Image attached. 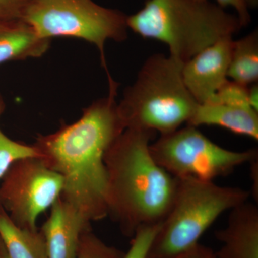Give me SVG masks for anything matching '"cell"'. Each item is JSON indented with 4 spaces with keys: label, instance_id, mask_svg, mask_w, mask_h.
I'll list each match as a JSON object with an SVG mask.
<instances>
[{
    "label": "cell",
    "instance_id": "6da1fadb",
    "mask_svg": "<svg viewBox=\"0 0 258 258\" xmlns=\"http://www.w3.org/2000/svg\"><path fill=\"white\" fill-rule=\"evenodd\" d=\"M108 93L83 108L72 123L37 136L32 144L44 164L62 177L60 198L90 222L108 217L105 154L124 132L116 101L118 84L108 78Z\"/></svg>",
    "mask_w": 258,
    "mask_h": 258
},
{
    "label": "cell",
    "instance_id": "7a4b0ae2",
    "mask_svg": "<svg viewBox=\"0 0 258 258\" xmlns=\"http://www.w3.org/2000/svg\"><path fill=\"white\" fill-rule=\"evenodd\" d=\"M156 134L125 129L105 154L108 216L127 237L141 227L161 223L174 200L178 179L154 160L150 144Z\"/></svg>",
    "mask_w": 258,
    "mask_h": 258
},
{
    "label": "cell",
    "instance_id": "3957f363",
    "mask_svg": "<svg viewBox=\"0 0 258 258\" xmlns=\"http://www.w3.org/2000/svg\"><path fill=\"white\" fill-rule=\"evenodd\" d=\"M127 25L143 38L165 44L169 56L182 63L242 28L237 15L210 0H147L127 17Z\"/></svg>",
    "mask_w": 258,
    "mask_h": 258
},
{
    "label": "cell",
    "instance_id": "277c9868",
    "mask_svg": "<svg viewBox=\"0 0 258 258\" xmlns=\"http://www.w3.org/2000/svg\"><path fill=\"white\" fill-rule=\"evenodd\" d=\"M183 64L163 54L147 59L118 103L125 129L164 135L187 124L198 103L183 81Z\"/></svg>",
    "mask_w": 258,
    "mask_h": 258
},
{
    "label": "cell",
    "instance_id": "5b68a950",
    "mask_svg": "<svg viewBox=\"0 0 258 258\" xmlns=\"http://www.w3.org/2000/svg\"><path fill=\"white\" fill-rule=\"evenodd\" d=\"M250 191L215 181L178 179L175 196L147 258H177L199 243L222 214L248 201Z\"/></svg>",
    "mask_w": 258,
    "mask_h": 258
},
{
    "label": "cell",
    "instance_id": "8992f818",
    "mask_svg": "<svg viewBox=\"0 0 258 258\" xmlns=\"http://www.w3.org/2000/svg\"><path fill=\"white\" fill-rule=\"evenodd\" d=\"M127 17L119 10L96 4L93 0H30L21 20L37 36L72 37L89 42L100 53L101 66L109 76L105 55L107 41L126 40Z\"/></svg>",
    "mask_w": 258,
    "mask_h": 258
},
{
    "label": "cell",
    "instance_id": "52a82bcc",
    "mask_svg": "<svg viewBox=\"0 0 258 258\" xmlns=\"http://www.w3.org/2000/svg\"><path fill=\"white\" fill-rule=\"evenodd\" d=\"M149 149L157 164L177 179L215 181L258 158L257 149L229 150L190 125L160 135Z\"/></svg>",
    "mask_w": 258,
    "mask_h": 258
},
{
    "label": "cell",
    "instance_id": "ba28073f",
    "mask_svg": "<svg viewBox=\"0 0 258 258\" xmlns=\"http://www.w3.org/2000/svg\"><path fill=\"white\" fill-rule=\"evenodd\" d=\"M62 177L40 158L15 161L0 179V208L15 225L37 231L38 217L60 198Z\"/></svg>",
    "mask_w": 258,
    "mask_h": 258
},
{
    "label": "cell",
    "instance_id": "9c48e42d",
    "mask_svg": "<svg viewBox=\"0 0 258 258\" xmlns=\"http://www.w3.org/2000/svg\"><path fill=\"white\" fill-rule=\"evenodd\" d=\"M232 37L217 40L183 64V81L198 103L208 101L228 80Z\"/></svg>",
    "mask_w": 258,
    "mask_h": 258
},
{
    "label": "cell",
    "instance_id": "30bf717a",
    "mask_svg": "<svg viewBox=\"0 0 258 258\" xmlns=\"http://www.w3.org/2000/svg\"><path fill=\"white\" fill-rule=\"evenodd\" d=\"M50 208L41 230L49 258H76L81 237L91 223L60 198Z\"/></svg>",
    "mask_w": 258,
    "mask_h": 258
},
{
    "label": "cell",
    "instance_id": "8fae6325",
    "mask_svg": "<svg viewBox=\"0 0 258 258\" xmlns=\"http://www.w3.org/2000/svg\"><path fill=\"white\" fill-rule=\"evenodd\" d=\"M226 227L216 231L218 258H258V208L249 201L230 211Z\"/></svg>",
    "mask_w": 258,
    "mask_h": 258
},
{
    "label": "cell",
    "instance_id": "7c38bea8",
    "mask_svg": "<svg viewBox=\"0 0 258 258\" xmlns=\"http://www.w3.org/2000/svg\"><path fill=\"white\" fill-rule=\"evenodd\" d=\"M214 125L257 141L258 112L246 105L205 102L198 103L187 124Z\"/></svg>",
    "mask_w": 258,
    "mask_h": 258
},
{
    "label": "cell",
    "instance_id": "4fadbf2b",
    "mask_svg": "<svg viewBox=\"0 0 258 258\" xmlns=\"http://www.w3.org/2000/svg\"><path fill=\"white\" fill-rule=\"evenodd\" d=\"M50 40L37 36L21 19L0 20V64L39 58L49 50Z\"/></svg>",
    "mask_w": 258,
    "mask_h": 258
},
{
    "label": "cell",
    "instance_id": "5bb4252c",
    "mask_svg": "<svg viewBox=\"0 0 258 258\" xmlns=\"http://www.w3.org/2000/svg\"><path fill=\"white\" fill-rule=\"evenodd\" d=\"M0 238L8 258H49L42 232L18 227L1 208Z\"/></svg>",
    "mask_w": 258,
    "mask_h": 258
},
{
    "label": "cell",
    "instance_id": "9a60e30c",
    "mask_svg": "<svg viewBox=\"0 0 258 258\" xmlns=\"http://www.w3.org/2000/svg\"><path fill=\"white\" fill-rule=\"evenodd\" d=\"M228 78L244 86L257 83L258 32H250L238 40H233Z\"/></svg>",
    "mask_w": 258,
    "mask_h": 258
},
{
    "label": "cell",
    "instance_id": "2e32d148",
    "mask_svg": "<svg viewBox=\"0 0 258 258\" xmlns=\"http://www.w3.org/2000/svg\"><path fill=\"white\" fill-rule=\"evenodd\" d=\"M6 105L0 93V117L4 113ZM38 157L35 147L15 142L7 137L0 128V179L10 166L19 159L28 157Z\"/></svg>",
    "mask_w": 258,
    "mask_h": 258
},
{
    "label": "cell",
    "instance_id": "e0dca14e",
    "mask_svg": "<svg viewBox=\"0 0 258 258\" xmlns=\"http://www.w3.org/2000/svg\"><path fill=\"white\" fill-rule=\"evenodd\" d=\"M124 253L107 245L87 230L83 232L76 258H123Z\"/></svg>",
    "mask_w": 258,
    "mask_h": 258
},
{
    "label": "cell",
    "instance_id": "ac0fdd59",
    "mask_svg": "<svg viewBox=\"0 0 258 258\" xmlns=\"http://www.w3.org/2000/svg\"><path fill=\"white\" fill-rule=\"evenodd\" d=\"M161 223L145 225L139 228L132 237L130 248L124 253L123 258H147Z\"/></svg>",
    "mask_w": 258,
    "mask_h": 258
},
{
    "label": "cell",
    "instance_id": "d6986e66",
    "mask_svg": "<svg viewBox=\"0 0 258 258\" xmlns=\"http://www.w3.org/2000/svg\"><path fill=\"white\" fill-rule=\"evenodd\" d=\"M248 86H244L232 80H227L221 87L219 88L218 91L206 102L249 106L247 98Z\"/></svg>",
    "mask_w": 258,
    "mask_h": 258
},
{
    "label": "cell",
    "instance_id": "ffe728a7",
    "mask_svg": "<svg viewBox=\"0 0 258 258\" xmlns=\"http://www.w3.org/2000/svg\"><path fill=\"white\" fill-rule=\"evenodd\" d=\"M30 0H0V20L21 19Z\"/></svg>",
    "mask_w": 258,
    "mask_h": 258
},
{
    "label": "cell",
    "instance_id": "44dd1931",
    "mask_svg": "<svg viewBox=\"0 0 258 258\" xmlns=\"http://www.w3.org/2000/svg\"><path fill=\"white\" fill-rule=\"evenodd\" d=\"M216 2L217 4L224 9L227 7H231L235 10L242 28L247 26L250 23L251 16L248 8L242 0H216Z\"/></svg>",
    "mask_w": 258,
    "mask_h": 258
},
{
    "label": "cell",
    "instance_id": "7402d4cb",
    "mask_svg": "<svg viewBox=\"0 0 258 258\" xmlns=\"http://www.w3.org/2000/svg\"><path fill=\"white\" fill-rule=\"evenodd\" d=\"M177 258H218L216 252L208 246L200 242Z\"/></svg>",
    "mask_w": 258,
    "mask_h": 258
},
{
    "label": "cell",
    "instance_id": "603a6c76",
    "mask_svg": "<svg viewBox=\"0 0 258 258\" xmlns=\"http://www.w3.org/2000/svg\"><path fill=\"white\" fill-rule=\"evenodd\" d=\"M250 165V172L251 177H252V189L250 191L251 195H253L254 199L256 198V200L257 201L258 197V158L254 159V160L250 161L249 163Z\"/></svg>",
    "mask_w": 258,
    "mask_h": 258
},
{
    "label": "cell",
    "instance_id": "cb8c5ba5",
    "mask_svg": "<svg viewBox=\"0 0 258 258\" xmlns=\"http://www.w3.org/2000/svg\"><path fill=\"white\" fill-rule=\"evenodd\" d=\"M247 98L249 106L258 112V85L257 83L249 85L247 89Z\"/></svg>",
    "mask_w": 258,
    "mask_h": 258
},
{
    "label": "cell",
    "instance_id": "d4e9b609",
    "mask_svg": "<svg viewBox=\"0 0 258 258\" xmlns=\"http://www.w3.org/2000/svg\"><path fill=\"white\" fill-rule=\"evenodd\" d=\"M247 8H255L257 6L258 0H242Z\"/></svg>",
    "mask_w": 258,
    "mask_h": 258
},
{
    "label": "cell",
    "instance_id": "484cf974",
    "mask_svg": "<svg viewBox=\"0 0 258 258\" xmlns=\"http://www.w3.org/2000/svg\"><path fill=\"white\" fill-rule=\"evenodd\" d=\"M2 256H3V258H8V256H7L6 254H5L4 250H3V254H2Z\"/></svg>",
    "mask_w": 258,
    "mask_h": 258
},
{
    "label": "cell",
    "instance_id": "4316f807",
    "mask_svg": "<svg viewBox=\"0 0 258 258\" xmlns=\"http://www.w3.org/2000/svg\"><path fill=\"white\" fill-rule=\"evenodd\" d=\"M0 258H3V256H2L1 254H0Z\"/></svg>",
    "mask_w": 258,
    "mask_h": 258
}]
</instances>
